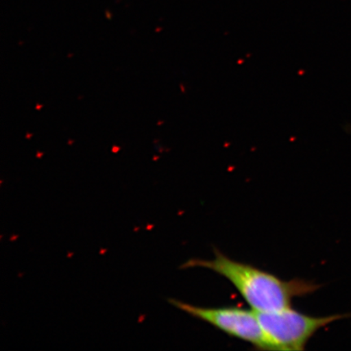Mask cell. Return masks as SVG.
<instances>
[{"instance_id":"6da1fadb","label":"cell","mask_w":351,"mask_h":351,"mask_svg":"<svg viewBox=\"0 0 351 351\" xmlns=\"http://www.w3.org/2000/svg\"><path fill=\"white\" fill-rule=\"evenodd\" d=\"M212 260H191L184 267H203L223 276L238 289L256 313L291 307L293 298L311 295L322 287L311 280H284L257 267L232 260L215 249Z\"/></svg>"},{"instance_id":"7a4b0ae2","label":"cell","mask_w":351,"mask_h":351,"mask_svg":"<svg viewBox=\"0 0 351 351\" xmlns=\"http://www.w3.org/2000/svg\"><path fill=\"white\" fill-rule=\"evenodd\" d=\"M257 315L271 350L280 351L304 350L307 342L320 328L351 317L350 313L310 317L291 307Z\"/></svg>"},{"instance_id":"3957f363","label":"cell","mask_w":351,"mask_h":351,"mask_svg":"<svg viewBox=\"0 0 351 351\" xmlns=\"http://www.w3.org/2000/svg\"><path fill=\"white\" fill-rule=\"evenodd\" d=\"M169 302L191 317L203 320L228 335L249 342L257 350H273L256 311L235 306L201 307L176 300Z\"/></svg>"}]
</instances>
